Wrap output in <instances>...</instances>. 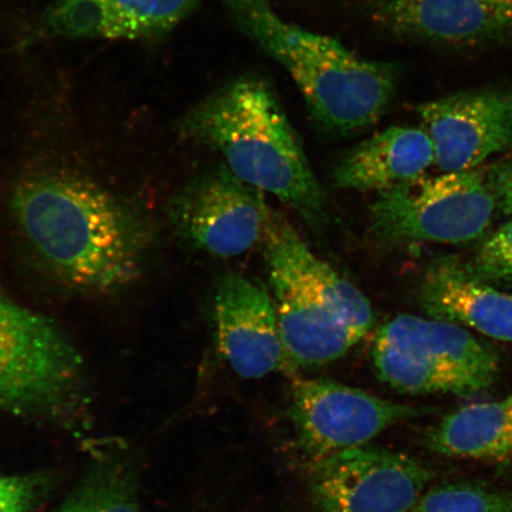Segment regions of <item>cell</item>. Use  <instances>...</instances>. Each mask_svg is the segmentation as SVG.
Returning a JSON list of instances; mask_svg holds the SVG:
<instances>
[{
    "label": "cell",
    "mask_w": 512,
    "mask_h": 512,
    "mask_svg": "<svg viewBox=\"0 0 512 512\" xmlns=\"http://www.w3.org/2000/svg\"><path fill=\"white\" fill-rule=\"evenodd\" d=\"M426 446L448 458L512 462V393L472 403L445 416L426 435Z\"/></svg>",
    "instance_id": "obj_17"
},
{
    "label": "cell",
    "mask_w": 512,
    "mask_h": 512,
    "mask_svg": "<svg viewBox=\"0 0 512 512\" xmlns=\"http://www.w3.org/2000/svg\"><path fill=\"white\" fill-rule=\"evenodd\" d=\"M261 242L281 341L293 368L323 367L347 355L374 323L366 296L270 209Z\"/></svg>",
    "instance_id": "obj_4"
},
{
    "label": "cell",
    "mask_w": 512,
    "mask_h": 512,
    "mask_svg": "<svg viewBox=\"0 0 512 512\" xmlns=\"http://www.w3.org/2000/svg\"><path fill=\"white\" fill-rule=\"evenodd\" d=\"M374 343L456 377L472 395L490 388L499 373L494 349L478 342L463 326L444 320L401 315L381 326Z\"/></svg>",
    "instance_id": "obj_14"
},
{
    "label": "cell",
    "mask_w": 512,
    "mask_h": 512,
    "mask_svg": "<svg viewBox=\"0 0 512 512\" xmlns=\"http://www.w3.org/2000/svg\"><path fill=\"white\" fill-rule=\"evenodd\" d=\"M214 322L221 356L243 379L296 370L281 341L273 300L258 280L222 275L215 287Z\"/></svg>",
    "instance_id": "obj_11"
},
{
    "label": "cell",
    "mask_w": 512,
    "mask_h": 512,
    "mask_svg": "<svg viewBox=\"0 0 512 512\" xmlns=\"http://www.w3.org/2000/svg\"><path fill=\"white\" fill-rule=\"evenodd\" d=\"M36 498L29 478H0V512H28Z\"/></svg>",
    "instance_id": "obj_21"
},
{
    "label": "cell",
    "mask_w": 512,
    "mask_h": 512,
    "mask_svg": "<svg viewBox=\"0 0 512 512\" xmlns=\"http://www.w3.org/2000/svg\"><path fill=\"white\" fill-rule=\"evenodd\" d=\"M418 299L430 318L512 342V296L489 286L456 259H440L427 268Z\"/></svg>",
    "instance_id": "obj_15"
},
{
    "label": "cell",
    "mask_w": 512,
    "mask_h": 512,
    "mask_svg": "<svg viewBox=\"0 0 512 512\" xmlns=\"http://www.w3.org/2000/svg\"><path fill=\"white\" fill-rule=\"evenodd\" d=\"M80 366L74 345L55 323L0 291V407L59 400L78 380Z\"/></svg>",
    "instance_id": "obj_7"
},
{
    "label": "cell",
    "mask_w": 512,
    "mask_h": 512,
    "mask_svg": "<svg viewBox=\"0 0 512 512\" xmlns=\"http://www.w3.org/2000/svg\"><path fill=\"white\" fill-rule=\"evenodd\" d=\"M433 479L419 460L368 445L310 462L307 470L315 512H408Z\"/></svg>",
    "instance_id": "obj_6"
},
{
    "label": "cell",
    "mask_w": 512,
    "mask_h": 512,
    "mask_svg": "<svg viewBox=\"0 0 512 512\" xmlns=\"http://www.w3.org/2000/svg\"><path fill=\"white\" fill-rule=\"evenodd\" d=\"M53 512H140L136 485L121 472L86 486Z\"/></svg>",
    "instance_id": "obj_19"
},
{
    "label": "cell",
    "mask_w": 512,
    "mask_h": 512,
    "mask_svg": "<svg viewBox=\"0 0 512 512\" xmlns=\"http://www.w3.org/2000/svg\"><path fill=\"white\" fill-rule=\"evenodd\" d=\"M222 3L240 29L290 73L325 132L362 131L388 110L398 79L392 64L362 59L334 38L287 23L270 0Z\"/></svg>",
    "instance_id": "obj_3"
},
{
    "label": "cell",
    "mask_w": 512,
    "mask_h": 512,
    "mask_svg": "<svg viewBox=\"0 0 512 512\" xmlns=\"http://www.w3.org/2000/svg\"><path fill=\"white\" fill-rule=\"evenodd\" d=\"M370 10L408 41L467 48L512 40V0H370Z\"/></svg>",
    "instance_id": "obj_12"
},
{
    "label": "cell",
    "mask_w": 512,
    "mask_h": 512,
    "mask_svg": "<svg viewBox=\"0 0 512 512\" xmlns=\"http://www.w3.org/2000/svg\"><path fill=\"white\" fill-rule=\"evenodd\" d=\"M201 0H56L35 28L37 36L145 41L187 19Z\"/></svg>",
    "instance_id": "obj_13"
},
{
    "label": "cell",
    "mask_w": 512,
    "mask_h": 512,
    "mask_svg": "<svg viewBox=\"0 0 512 512\" xmlns=\"http://www.w3.org/2000/svg\"><path fill=\"white\" fill-rule=\"evenodd\" d=\"M444 172L478 169L512 145V88L470 89L416 107Z\"/></svg>",
    "instance_id": "obj_10"
},
{
    "label": "cell",
    "mask_w": 512,
    "mask_h": 512,
    "mask_svg": "<svg viewBox=\"0 0 512 512\" xmlns=\"http://www.w3.org/2000/svg\"><path fill=\"white\" fill-rule=\"evenodd\" d=\"M185 140L221 153L243 182L270 192L313 228L323 227L326 200L277 95L264 80L243 76L183 115Z\"/></svg>",
    "instance_id": "obj_2"
},
{
    "label": "cell",
    "mask_w": 512,
    "mask_h": 512,
    "mask_svg": "<svg viewBox=\"0 0 512 512\" xmlns=\"http://www.w3.org/2000/svg\"><path fill=\"white\" fill-rule=\"evenodd\" d=\"M488 179L497 206L505 215H512V160L492 166L488 171Z\"/></svg>",
    "instance_id": "obj_22"
},
{
    "label": "cell",
    "mask_w": 512,
    "mask_h": 512,
    "mask_svg": "<svg viewBox=\"0 0 512 512\" xmlns=\"http://www.w3.org/2000/svg\"><path fill=\"white\" fill-rule=\"evenodd\" d=\"M470 271L484 281H512V220L492 234L473 258Z\"/></svg>",
    "instance_id": "obj_20"
},
{
    "label": "cell",
    "mask_w": 512,
    "mask_h": 512,
    "mask_svg": "<svg viewBox=\"0 0 512 512\" xmlns=\"http://www.w3.org/2000/svg\"><path fill=\"white\" fill-rule=\"evenodd\" d=\"M435 164L430 138L420 127H388L358 144L334 170L337 188L383 191L425 175Z\"/></svg>",
    "instance_id": "obj_16"
},
{
    "label": "cell",
    "mask_w": 512,
    "mask_h": 512,
    "mask_svg": "<svg viewBox=\"0 0 512 512\" xmlns=\"http://www.w3.org/2000/svg\"><path fill=\"white\" fill-rule=\"evenodd\" d=\"M497 207L488 171L422 175L377 192L370 230L386 243H466L483 236Z\"/></svg>",
    "instance_id": "obj_5"
},
{
    "label": "cell",
    "mask_w": 512,
    "mask_h": 512,
    "mask_svg": "<svg viewBox=\"0 0 512 512\" xmlns=\"http://www.w3.org/2000/svg\"><path fill=\"white\" fill-rule=\"evenodd\" d=\"M267 209L261 190L221 165L185 184L172 198L169 215L190 247L233 258L261 241Z\"/></svg>",
    "instance_id": "obj_9"
},
{
    "label": "cell",
    "mask_w": 512,
    "mask_h": 512,
    "mask_svg": "<svg viewBox=\"0 0 512 512\" xmlns=\"http://www.w3.org/2000/svg\"><path fill=\"white\" fill-rule=\"evenodd\" d=\"M290 418L310 462L366 446L377 435L430 409L377 398L328 379L294 381Z\"/></svg>",
    "instance_id": "obj_8"
},
{
    "label": "cell",
    "mask_w": 512,
    "mask_h": 512,
    "mask_svg": "<svg viewBox=\"0 0 512 512\" xmlns=\"http://www.w3.org/2000/svg\"><path fill=\"white\" fill-rule=\"evenodd\" d=\"M11 211L30 247L68 284L92 292L124 286L139 272L142 222L110 191L67 172L16 185Z\"/></svg>",
    "instance_id": "obj_1"
},
{
    "label": "cell",
    "mask_w": 512,
    "mask_h": 512,
    "mask_svg": "<svg viewBox=\"0 0 512 512\" xmlns=\"http://www.w3.org/2000/svg\"><path fill=\"white\" fill-rule=\"evenodd\" d=\"M408 512H512V489L467 483L433 486Z\"/></svg>",
    "instance_id": "obj_18"
}]
</instances>
